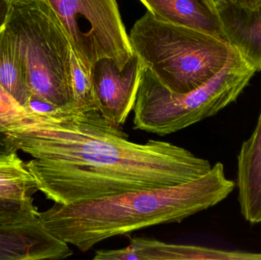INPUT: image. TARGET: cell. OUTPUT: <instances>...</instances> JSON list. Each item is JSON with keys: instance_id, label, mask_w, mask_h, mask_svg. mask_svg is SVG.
Instances as JSON below:
<instances>
[{"instance_id": "obj_8", "label": "cell", "mask_w": 261, "mask_h": 260, "mask_svg": "<svg viewBox=\"0 0 261 260\" xmlns=\"http://www.w3.org/2000/svg\"><path fill=\"white\" fill-rule=\"evenodd\" d=\"M72 255L69 244L49 233L39 217L0 225V260H60Z\"/></svg>"}, {"instance_id": "obj_4", "label": "cell", "mask_w": 261, "mask_h": 260, "mask_svg": "<svg viewBox=\"0 0 261 260\" xmlns=\"http://www.w3.org/2000/svg\"><path fill=\"white\" fill-rule=\"evenodd\" d=\"M256 73L232 47L228 62L214 77L190 93L179 94L144 67L133 108L134 129L165 136L216 115L238 99Z\"/></svg>"}, {"instance_id": "obj_15", "label": "cell", "mask_w": 261, "mask_h": 260, "mask_svg": "<svg viewBox=\"0 0 261 260\" xmlns=\"http://www.w3.org/2000/svg\"><path fill=\"white\" fill-rule=\"evenodd\" d=\"M72 85L73 105L71 109L77 111L97 109L91 70L87 68L73 52L72 55Z\"/></svg>"}, {"instance_id": "obj_22", "label": "cell", "mask_w": 261, "mask_h": 260, "mask_svg": "<svg viewBox=\"0 0 261 260\" xmlns=\"http://www.w3.org/2000/svg\"><path fill=\"white\" fill-rule=\"evenodd\" d=\"M237 4L248 9H254L261 5V0H234Z\"/></svg>"}, {"instance_id": "obj_9", "label": "cell", "mask_w": 261, "mask_h": 260, "mask_svg": "<svg viewBox=\"0 0 261 260\" xmlns=\"http://www.w3.org/2000/svg\"><path fill=\"white\" fill-rule=\"evenodd\" d=\"M94 260H261V253L225 250L196 245L169 244L145 238H132L128 247L99 250Z\"/></svg>"}, {"instance_id": "obj_13", "label": "cell", "mask_w": 261, "mask_h": 260, "mask_svg": "<svg viewBox=\"0 0 261 260\" xmlns=\"http://www.w3.org/2000/svg\"><path fill=\"white\" fill-rule=\"evenodd\" d=\"M0 85L26 108L30 92L25 62L16 38L6 25L0 29Z\"/></svg>"}, {"instance_id": "obj_21", "label": "cell", "mask_w": 261, "mask_h": 260, "mask_svg": "<svg viewBox=\"0 0 261 260\" xmlns=\"http://www.w3.org/2000/svg\"><path fill=\"white\" fill-rule=\"evenodd\" d=\"M11 9L12 4L8 0H0V29L6 25Z\"/></svg>"}, {"instance_id": "obj_10", "label": "cell", "mask_w": 261, "mask_h": 260, "mask_svg": "<svg viewBox=\"0 0 261 260\" xmlns=\"http://www.w3.org/2000/svg\"><path fill=\"white\" fill-rule=\"evenodd\" d=\"M239 201L242 216L261 224V111L255 129L238 157Z\"/></svg>"}, {"instance_id": "obj_1", "label": "cell", "mask_w": 261, "mask_h": 260, "mask_svg": "<svg viewBox=\"0 0 261 260\" xmlns=\"http://www.w3.org/2000/svg\"><path fill=\"white\" fill-rule=\"evenodd\" d=\"M47 199L69 205L176 186L211 169L205 159L162 140L130 141L97 109L28 111L3 128Z\"/></svg>"}, {"instance_id": "obj_12", "label": "cell", "mask_w": 261, "mask_h": 260, "mask_svg": "<svg viewBox=\"0 0 261 260\" xmlns=\"http://www.w3.org/2000/svg\"><path fill=\"white\" fill-rule=\"evenodd\" d=\"M156 19L223 38L220 21L204 0H140Z\"/></svg>"}, {"instance_id": "obj_17", "label": "cell", "mask_w": 261, "mask_h": 260, "mask_svg": "<svg viewBox=\"0 0 261 260\" xmlns=\"http://www.w3.org/2000/svg\"><path fill=\"white\" fill-rule=\"evenodd\" d=\"M27 111V109L0 85V127L2 128L9 126Z\"/></svg>"}, {"instance_id": "obj_5", "label": "cell", "mask_w": 261, "mask_h": 260, "mask_svg": "<svg viewBox=\"0 0 261 260\" xmlns=\"http://www.w3.org/2000/svg\"><path fill=\"white\" fill-rule=\"evenodd\" d=\"M6 26L24 56L30 95L59 109H71L73 50L51 8L44 0L12 4Z\"/></svg>"}, {"instance_id": "obj_16", "label": "cell", "mask_w": 261, "mask_h": 260, "mask_svg": "<svg viewBox=\"0 0 261 260\" xmlns=\"http://www.w3.org/2000/svg\"><path fill=\"white\" fill-rule=\"evenodd\" d=\"M38 217L39 212L32 198L24 201L0 199V225L29 221Z\"/></svg>"}, {"instance_id": "obj_19", "label": "cell", "mask_w": 261, "mask_h": 260, "mask_svg": "<svg viewBox=\"0 0 261 260\" xmlns=\"http://www.w3.org/2000/svg\"><path fill=\"white\" fill-rule=\"evenodd\" d=\"M207 6L219 19V15L227 9L231 3H236L234 0H204Z\"/></svg>"}, {"instance_id": "obj_23", "label": "cell", "mask_w": 261, "mask_h": 260, "mask_svg": "<svg viewBox=\"0 0 261 260\" xmlns=\"http://www.w3.org/2000/svg\"><path fill=\"white\" fill-rule=\"evenodd\" d=\"M11 4H17V3H29L34 0H8Z\"/></svg>"}, {"instance_id": "obj_3", "label": "cell", "mask_w": 261, "mask_h": 260, "mask_svg": "<svg viewBox=\"0 0 261 260\" xmlns=\"http://www.w3.org/2000/svg\"><path fill=\"white\" fill-rule=\"evenodd\" d=\"M129 40L143 66L179 94L190 93L214 77L232 50L223 38L164 22L148 11L132 27Z\"/></svg>"}, {"instance_id": "obj_18", "label": "cell", "mask_w": 261, "mask_h": 260, "mask_svg": "<svg viewBox=\"0 0 261 260\" xmlns=\"http://www.w3.org/2000/svg\"><path fill=\"white\" fill-rule=\"evenodd\" d=\"M25 108L27 111L35 113H49L59 109L45 99L32 94L29 96Z\"/></svg>"}, {"instance_id": "obj_7", "label": "cell", "mask_w": 261, "mask_h": 260, "mask_svg": "<svg viewBox=\"0 0 261 260\" xmlns=\"http://www.w3.org/2000/svg\"><path fill=\"white\" fill-rule=\"evenodd\" d=\"M143 68L135 53L122 68L110 57L102 58L92 66L98 111L112 125H123L133 110Z\"/></svg>"}, {"instance_id": "obj_20", "label": "cell", "mask_w": 261, "mask_h": 260, "mask_svg": "<svg viewBox=\"0 0 261 260\" xmlns=\"http://www.w3.org/2000/svg\"><path fill=\"white\" fill-rule=\"evenodd\" d=\"M16 151L6 133L0 127V156L7 155Z\"/></svg>"}, {"instance_id": "obj_11", "label": "cell", "mask_w": 261, "mask_h": 260, "mask_svg": "<svg viewBox=\"0 0 261 260\" xmlns=\"http://www.w3.org/2000/svg\"><path fill=\"white\" fill-rule=\"evenodd\" d=\"M225 40L255 69L261 70V5L251 9L231 3L219 15Z\"/></svg>"}, {"instance_id": "obj_14", "label": "cell", "mask_w": 261, "mask_h": 260, "mask_svg": "<svg viewBox=\"0 0 261 260\" xmlns=\"http://www.w3.org/2000/svg\"><path fill=\"white\" fill-rule=\"evenodd\" d=\"M17 151L0 156V199L24 201L38 191L36 180Z\"/></svg>"}, {"instance_id": "obj_6", "label": "cell", "mask_w": 261, "mask_h": 260, "mask_svg": "<svg viewBox=\"0 0 261 260\" xmlns=\"http://www.w3.org/2000/svg\"><path fill=\"white\" fill-rule=\"evenodd\" d=\"M61 21L72 50L91 70L102 58L122 68L134 51L116 0H44Z\"/></svg>"}, {"instance_id": "obj_2", "label": "cell", "mask_w": 261, "mask_h": 260, "mask_svg": "<svg viewBox=\"0 0 261 260\" xmlns=\"http://www.w3.org/2000/svg\"><path fill=\"white\" fill-rule=\"evenodd\" d=\"M236 187L216 163L205 175L169 187L142 189L69 205L55 203L39 212L43 227L55 238L87 252L114 237L180 223L227 198Z\"/></svg>"}]
</instances>
